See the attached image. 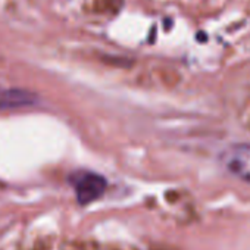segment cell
<instances>
[{
  "instance_id": "cell-1",
  "label": "cell",
  "mask_w": 250,
  "mask_h": 250,
  "mask_svg": "<svg viewBox=\"0 0 250 250\" xmlns=\"http://www.w3.org/2000/svg\"><path fill=\"white\" fill-rule=\"evenodd\" d=\"M222 167L234 177L250 184V143H238L221 153Z\"/></svg>"
},
{
  "instance_id": "cell-2",
  "label": "cell",
  "mask_w": 250,
  "mask_h": 250,
  "mask_svg": "<svg viewBox=\"0 0 250 250\" xmlns=\"http://www.w3.org/2000/svg\"><path fill=\"white\" fill-rule=\"evenodd\" d=\"M71 183L75 190L77 200L81 205H88L100 199L106 190V180L90 171H80L71 177Z\"/></svg>"
},
{
  "instance_id": "cell-3",
  "label": "cell",
  "mask_w": 250,
  "mask_h": 250,
  "mask_svg": "<svg viewBox=\"0 0 250 250\" xmlns=\"http://www.w3.org/2000/svg\"><path fill=\"white\" fill-rule=\"evenodd\" d=\"M33 102V94L24 90H9L0 94V106L11 107V106H25Z\"/></svg>"
}]
</instances>
